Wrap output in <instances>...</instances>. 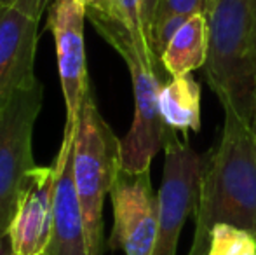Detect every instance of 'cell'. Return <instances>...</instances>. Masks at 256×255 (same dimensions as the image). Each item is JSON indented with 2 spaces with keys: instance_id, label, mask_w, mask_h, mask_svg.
I'll use <instances>...</instances> for the list:
<instances>
[{
  "instance_id": "277c9868",
  "label": "cell",
  "mask_w": 256,
  "mask_h": 255,
  "mask_svg": "<svg viewBox=\"0 0 256 255\" xmlns=\"http://www.w3.org/2000/svg\"><path fill=\"white\" fill-rule=\"evenodd\" d=\"M120 168V138L103 119L94 91L88 89L75 121L72 170L86 224L89 255H103V204Z\"/></svg>"
},
{
  "instance_id": "30bf717a",
  "label": "cell",
  "mask_w": 256,
  "mask_h": 255,
  "mask_svg": "<svg viewBox=\"0 0 256 255\" xmlns=\"http://www.w3.org/2000/svg\"><path fill=\"white\" fill-rule=\"evenodd\" d=\"M60 159L49 166H35L20 194L9 232L16 255H46L52 234L54 194Z\"/></svg>"
},
{
  "instance_id": "5bb4252c",
  "label": "cell",
  "mask_w": 256,
  "mask_h": 255,
  "mask_svg": "<svg viewBox=\"0 0 256 255\" xmlns=\"http://www.w3.org/2000/svg\"><path fill=\"white\" fill-rule=\"evenodd\" d=\"M206 255H256V238L232 224H216Z\"/></svg>"
},
{
  "instance_id": "52a82bcc",
  "label": "cell",
  "mask_w": 256,
  "mask_h": 255,
  "mask_svg": "<svg viewBox=\"0 0 256 255\" xmlns=\"http://www.w3.org/2000/svg\"><path fill=\"white\" fill-rule=\"evenodd\" d=\"M114 227L108 248L126 255H152L158 229V194L148 171L118 168L110 189Z\"/></svg>"
},
{
  "instance_id": "7a4b0ae2",
  "label": "cell",
  "mask_w": 256,
  "mask_h": 255,
  "mask_svg": "<svg viewBox=\"0 0 256 255\" xmlns=\"http://www.w3.org/2000/svg\"><path fill=\"white\" fill-rule=\"evenodd\" d=\"M253 0H216L208 14L209 51L206 79L225 114L253 126L256 60L251 48Z\"/></svg>"
},
{
  "instance_id": "6da1fadb",
  "label": "cell",
  "mask_w": 256,
  "mask_h": 255,
  "mask_svg": "<svg viewBox=\"0 0 256 255\" xmlns=\"http://www.w3.org/2000/svg\"><path fill=\"white\" fill-rule=\"evenodd\" d=\"M188 255H206L216 224H232L256 238V131L225 114L222 138L206 154Z\"/></svg>"
},
{
  "instance_id": "3957f363",
  "label": "cell",
  "mask_w": 256,
  "mask_h": 255,
  "mask_svg": "<svg viewBox=\"0 0 256 255\" xmlns=\"http://www.w3.org/2000/svg\"><path fill=\"white\" fill-rule=\"evenodd\" d=\"M88 20L100 35L128 65L134 95V119L128 135L120 138V166L129 171H148L154 157L164 149L169 128L158 109V95L164 84L155 55L142 51L122 21L86 11Z\"/></svg>"
},
{
  "instance_id": "d6986e66",
  "label": "cell",
  "mask_w": 256,
  "mask_h": 255,
  "mask_svg": "<svg viewBox=\"0 0 256 255\" xmlns=\"http://www.w3.org/2000/svg\"><path fill=\"white\" fill-rule=\"evenodd\" d=\"M214 4H216V0H206V16L211 13V9L214 7Z\"/></svg>"
},
{
  "instance_id": "4fadbf2b",
  "label": "cell",
  "mask_w": 256,
  "mask_h": 255,
  "mask_svg": "<svg viewBox=\"0 0 256 255\" xmlns=\"http://www.w3.org/2000/svg\"><path fill=\"white\" fill-rule=\"evenodd\" d=\"M158 109L166 126L182 131L199 133L200 129V86L192 74L174 75L162 84Z\"/></svg>"
},
{
  "instance_id": "9c48e42d",
  "label": "cell",
  "mask_w": 256,
  "mask_h": 255,
  "mask_svg": "<svg viewBox=\"0 0 256 255\" xmlns=\"http://www.w3.org/2000/svg\"><path fill=\"white\" fill-rule=\"evenodd\" d=\"M86 6L80 0H52L48 9V28L56 42L58 72L66 107V124H75L91 88L86 62Z\"/></svg>"
},
{
  "instance_id": "8fae6325",
  "label": "cell",
  "mask_w": 256,
  "mask_h": 255,
  "mask_svg": "<svg viewBox=\"0 0 256 255\" xmlns=\"http://www.w3.org/2000/svg\"><path fill=\"white\" fill-rule=\"evenodd\" d=\"M74 136L75 124L64 123L63 140L56 156L60 159V175L54 194L52 234L46 255H89L84 215L72 170Z\"/></svg>"
},
{
  "instance_id": "8992f818",
  "label": "cell",
  "mask_w": 256,
  "mask_h": 255,
  "mask_svg": "<svg viewBox=\"0 0 256 255\" xmlns=\"http://www.w3.org/2000/svg\"><path fill=\"white\" fill-rule=\"evenodd\" d=\"M164 175L158 189V229L152 255H176L182 229L199 197L206 154L169 128L164 142Z\"/></svg>"
},
{
  "instance_id": "e0dca14e",
  "label": "cell",
  "mask_w": 256,
  "mask_h": 255,
  "mask_svg": "<svg viewBox=\"0 0 256 255\" xmlns=\"http://www.w3.org/2000/svg\"><path fill=\"white\" fill-rule=\"evenodd\" d=\"M0 255H16L9 227L0 229Z\"/></svg>"
},
{
  "instance_id": "ac0fdd59",
  "label": "cell",
  "mask_w": 256,
  "mask_h": 255,
  "mask_svg": "<svg viewBox=\"0 0 256 255\" xmlns=\"http://www.w3.org/2000/svg\"><path fill=\"white\" fill-rule=\"evenodd\" d=\"M251 48L256 60V0L251 4Z\"/></svg>"
},
{
  "instance_id": "5b68a950",
  "label": "cell",
  "mask_w": 256,
  "mask_h": 255,
  "mask_svg": "<svg viewBox=\"0 0 256 255\" xmlns=\"http://www.w3.org/2000/svg\"><path fill=\"white\" fill-rule=\"evenodd\" d=\"M40 82L16 91L0 107V229L9 227L26 177L37 164L34 128L42 109Z\"/></svg>"
},
{
  "instance_id": "7c38bea8",
  "label": "cell",
  "mask_w": 256,
  "mask_h": 255,
  "mask_svg": "<svg viewBox=\"0 0 256 255\" xmlns=\"http://www.w3.org/2000/svg\"><path fill=\"white\" fill-rule=\"evenodd\" d=\"M209 51V20L206 13L186 18L160 55L162 68L169 74L186 75L204 67Z\"/></svg>"
},
{
  "instance_id": "ba28073f",
  "label": "cell",
  "mask_w": 256,
  "mask_h": 255,
  "mask_svg": "<svg viewBox=\"0 0 256 255\" xmlns=\"http://www.w3.org/2000/svg\"><path fill=\"white\" fill-rule=\"evenodd\" d=\"M52 0H14L0 11V107L16 91L38 81L35 55L38 21Z\"/></svg>"
},
{
  "instance_id": "ffe728a7",
  "label": "cell",
  "mask_w": 256,
  "mask_h": 255,
  "mask_svg": "<svg viewBox=\"0 0 256 255\" xmlns=\"http://www.w3.org/2000/svg\"><path fill=\"white\" fill-rule=\"evenodd\" d=\"M253 129L256 131V95H254V109H253Z\"/></svg>"
},
{
  "instance_id": "44dd1931",
  "label": "cell",
  "mask_w": 256,
  "mask_h": 255,
  "mask_svg": "<svg viewBox=\"0 0 256 255\" xmlns=\"http://www.w3.org/2000/svg\"><path fill=\"white\" fill-rule=\"evenodd\" d=\"M12 2H14V0H0V11H2L6 6H9V4H12Z\"/></svg>"
},
{
  "instance_id": "9a60e30c",
  "label": "cell",
  "mask_w": 256,
  "mask_h": 255,
  "mask_svg": "<svg viewBox=\"0 0 256 255\" xmlns=\"http://www.w3.org/2000/svg\"><path fill=\"white\" fill-rule=\"evenodd\" d=\"M197 13H206V0H158L155 11L154 25L171 16H192ZM152 25V28H154ZM152 41V39H150Z\"/></svg>"
},
{
  "instance_id": "2e32d148",
  "label": "cell",
  "mask_w": 256,
  "mask_h": 255,
  "mask_svg": "<svg viewBox=\"0 0 256 255\" xmlns=\"http://www.w3.org/2000/svg\"><path fill=\"white\" fill-rule=\"evenodd\" d=\"M157 6H158V0H142L143 25H145V32H146V37H148V42H150V39H152V25H154Z\"/></svg>"
}]
</instances>
